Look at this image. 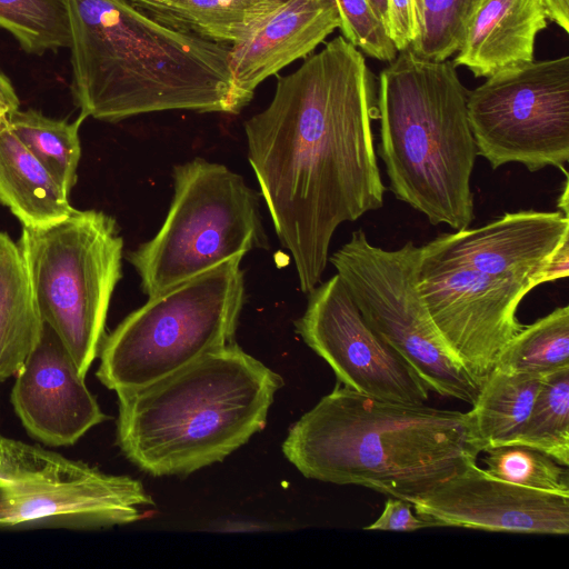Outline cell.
Instances as JSON below:
<instances>
[{"instance_id":"cell-34","label":"cell","mask_w":569,"mask_h":569,"mask_svg":"<svg viewBox=\"0 0 569 569\" xmlns=\"http://www.w3.org/2000/svg\"><path fill=\"white\" fill-rule=\"evenodd\" d=\"M416 3H417V9H418V0H416ZM418 14H419V11H418Z\"/></svg>"},{"instance_id":"cell-25","label":"cell","mask_w":569,"mask_h":569,"mask_svg":"<svg viewBox=\"0 0 569 569\" xmlns=\"http://www.w3.org/2000/svg\"><path fill=\"white\" fill-rule=\"evenodd\" d=\"M0 27L29 53L70 46L67 0H0Z\"/></svg>"},{"instance_id":"cell-8","label":"cell","mask_w":569,"mask_h":569,"mask_svg":"<svg viewBox=\"0 0 569 569\" xmlns=\"http://www.w3.org/2000/svg\"><path fill=\"white\" fill-rule=\"evenodd\" d=\"M19 249L43 323L86 377L106 337L112 293L122 277L123 239L103 211L74 209L42 228L22 227Z\"/></svg>"},{"instance_id":"cell-12","label":"cell","mask_w":569,"mask_h":569,"mask_svg":"<svg viewBox=\"0 0 569 569\" xmlns=\"http://www.w3.org/2000/svg\"><path fill=\"white\" fill-rule=\"evenodd\" d=\"M477 152L492 169L518 162L535 172L569 160V57L530 61L468 93Z\"/></svg>"},{"instance_id":"cell-21","label":"cell","mask_w":569,"mask_h":569,"mask_svg":"<svg viewBox=\"0 0 569 569\" xmlns=\"http://www.w3.org/2000/svg\"><path fill=\"white\" fill-rule=\"evenodd\" d=\"M542 380L539 375L497 368L483 379L469 411L482 452L513 443L529 418Z\"/></svg>"},{"instance_id":"cell-11","label":"cell","mask_w":569,"mask_h":569,"mask_svg":"<svg viewBox=\"0 0 569 569\" xmlns=\"http://www.w3.org/2000/svg\"><path fill=\"white\" fill-rule=\"evenodd\" d=\"M143 485L0 435V529L128 525L153 506Z\"/></svg>"},{"instance_id":"cell-26","label":"cell","mask_w":569,"mask_h":569,"mask_svg":"<svg viewBox=\"0 0 569 569\" xmlns=\"http://www.w3.org/2000/svg\"><path fill=\"white\" fill-rule=\"evenodd\" d=\"M483 1L418 0L419 32L409 49L426 60H447L459 50Z\"/></svg>"},{"instance_id":"cell-4","label":"cell","mask_w":569,"mask_h":569,"mask_svg":"<svg viewBox=\"0 0 569 569\" xmlns=\"http://www.w3.org/2000/svg\"><path fill=\"white\" fill-rule=\"evenodd\" d=\"M569 241L561 210H520L421 246L418 288L453 357L480 383L522 329L517 310Z\"/></svg>"},{"instance_id":"cell-2","label":"cell","mask_w":569,"mask_h":569,"mask_svg":"<svg viewBox=\"0 0 569 569\" xmlns=\"http://www.w3.org/2000/svg\"><path fill=\"white\" fill-rule=\"evenodd\" d=\"M72 91L87 118L238 113L230 46L167 27L128 0H67Z\"/></svg>"},{"instance_id":"cell-16","label":"cell","mask_w":569,"mask_h":569,"mask_svg":"<svg viewBox=\"0 0 569 569\" xmlns=\"http://www.w3.org/2000/svg\"><path fill=\"white\" fill-rule=\"evenodd\" d=\"M340 27L335 0H286L246 39L230 46L229 66L241 107L262 81L307 57Z\"/></svg>"},{"instance_id":"cell-27","label":"cell","mask_w":569,"mask_h":569,"mask_svg":"<svg viewBox=\"0 0 569 569\" xmlns=\"http://www.w3.org/2000/svg\"><path fill=\"white\" fill-rule=\"evenodd\" d=\"M486 471L503 481L569 497L568 467L547 453L520 445L485 450Z\"/></svg>"},{"instance_id":"cell-10","label":"cell","mask_w":569,"mask_h":569,"mask_svg":"<svg viewBox=\"0 0 569 569\" xmlns=\"http://www.w3.org/2000/svg\"><path fill=\"white\" fill-rule=\"evenodd\" d=\"M422 248L373 246L363 230L329 261L367 323L418 373L429 390L473 405L480 383L448 349L418 288Z\"/></svg>"},{"instance_id":"cell-13","label":"cell","mask_w":569,"mask_h":569,"mask_svg":"<svg viewBox=\"0 0 569 569\" xmlns=\"http://www.w3.org/2000/svg\"><path fill=\"white\" fill-rule=\"evenodd\" d=\"M295 326L343 386L400 402L429 399L427 385L367 323L337 273L309 292L307 308Z\"/></svg>"},{"instance_id":"cell-17","label":"cell","mask_w":569,"mask_h":569,"mask_svg":"<svg viewBox=\"0 0 569 569\" xmlns=\"http://www.w3.org/2000/svg\"><path fill=\"white\" fill-rule=\"evenodd\" d=\"M547 18L542 0H485L452 62L486 78L528 63Z\"/></svg>"},{"instance_id":"cell-14","label":"cell","mask_w":569,"mask_h":569,"mask_svg":"<svg viewBox=\"0 0 569 569\" xmlns=\"http://www.w3.org/2000/svg\"><path fill=\"white\" fill-rule=\"evenodd\" d=\"M435 527L568 535L569 497L498 479L477 463L411 502Z\"/></svg>"},{"instance_id":"cell-24","label":"cell","mask_w":569,"mask_h":569,"mask_svg":"<svg viewBox=\"0 0 569 569\" xmlns=\"http://www.w3.org/2000/svg\"><path fill=\"white\" fill-rule=\"evenodd\" d=\"M512 445L540 450L568 467L569 368L543 377L529 418Z\"/></svg>"},{"instance_id":"cell-9","label":"cell","mask_w":569,"mask_h":569,"mask_svg":"<svg viewBox=\"0 0 569 569\" xmlns=\"http://www.w3.org/2000/svg\"><path fill=\"white\" fill-rule=\"evenodd\" d=\"M172 177L173 198L160 230L127 256L148 298L267 247L259 196L240 174L194 158L176 166Z\"/></svg>"},{"instance_id":"cell-30","label":"cell","mask_w":569,"mask_h":569,"mask_svg":"<svg viewBox=\"0 0 569 569\" xmlns=\"http://www.w3.org/2000/svg\"><path fill=\"white\" fill-rule=\"evenodd\" d=\"M429 527L435 526L420 516H416L412 512V505L409 501L390 496V498L386 500L385 508L379 518L365 529L415 531Z\"/></svg>"},{"instance_id":"cell-15","label":"cell","mask_w":569,"mask_h":569,"mask_svg":"<svg viewBox=\"0 0 569 569\" xmlns=\"http://www.w3.org/2000/svg\"><path fill=\"white\" fill-rule=\"evenodd\" d=\"M10 400L31 437L49 446H71L108 419L70 352L46 323L16 375Z\"/></svg>"},{"instance_id":"cell-1","label":"cell","mask_w":569,"mask_h":569,"mask_svg":"<svg viewBox=\"0 0 569 569\" xmlns=\"http://www.w3.org/2000/svg\"><path fill=\"white\" fill-rule=\"evenodd\" d=\"M376 99L362 53L339 36L278 77L269 106L244 122L248 160L305 293L321 280L336 229L383 206Z\"/></svg>"},{"instance_id":"cell-31","label":"cell","mask_w":569,"mask_h":569,"mask_svg":"<svg viewBox=\"0 0 569 569\" xmlns=\"http://www.w3.org/2000/svg\"><path fill=\"white\" fill-rule=\"evenodd\" d=\"M19 109V99L9 78L0 71V124Z\"/></svg>"},{"instance_id":"cell-29","label":"cell","mask_w":569,"mask_h":569,"mask_svg":"<svg viewBox=\"0 0 569 569\" xmlns=\"http://www.w3.org/2000/svg\"><path fill=\"white\" fill-rule=\"evenodd\" d=\"M388 32L397 51L410 48L419 32L416 0H387Z\"/></svg>"},{"instance_id":"cell-7","label":"cell","mask_w":569,"mask_h":569,"mask_svg":"<svg viewBox=\"0 0 569 569\" xmlns=\"http://www.w3.org/2000/svg\"><path fill=\"white\" fill-rule=\"evenodd\" d=\"M242 258L151 297L104 337L97 377L116 393L143 387L233 341L246 299Z\"/></svg>"},{"instance_id":"cell-23","label":"cell","mask_w":569,"mask_h":569,"mask_svg":"<svg viewBox=\"0 0 569 569\" xmlns=\"http://www.w3.org/2000/svg\"><path fill=\"white\" fill-rule=\"evenodd\" d=\"M495 368L542 377L569 368V307H558L523 326L502 349Z\"/></svg>"},{"instance_id":"cell-18","label":"cell","mask_w":569,"mask_h":569,"mask_svg":"<svg viewBox=\"0 0 569 569\" xmlns=\"http://www.w3.org/2000/svg\"><path fill=\"white\" fill-rule=\"evenodd\" d=\"M50 172L11 131L0 124V202L26 228H42L66 219L74 208Z\"/></svg>"},{"instance_id":"cell-22","label":"cell","mask_w":569,"mask_h":569,"mask_svg":"<svg viewBox=\"0 0 569 569\" xmlns=\"http://www.w3.org/2000/svg\"><path fill=\"white\" fill-rule=\"evenodd\" d=\"M86 118L80 113L73 122H68L32 109H18L8 119L11 131L68 196L77 181L81 157L79 129Z\"/></svg>"},{"instance_id":"cell-28","label":"cell","mask_w":569,"mask_h":569,"mask_svg":"<svg viewBox=\"0 0 569 569\" xmlns=\"http://www.w3.org/2000/svg\"><path fill=\"white\" fill-rule=\"evenodd\" d=\"M341 19L342 37L367 56L391 62L397 49L383 22L368 0H335Z\"/></svg>"},{"instance_id":"cell-19","label":"cell","mask_w":569,"mask_h":569,"mask_svg":"<svg viewBox=\"0 0 569 569\" xmlns=\"http://www.w3.org/2000/svg\"><path fill=\"white\" fill-rule=\"evenodd\" d=\"M156 21L220 43L246 39L286 0H128Z\"/></svg>"},{"instance_id":"cell-32","label":"cell","mask_w":569,"mask_h":569,"mask_svg":"<svg viewBox=\"0 0 569 569\" xmlns=\"http://www.w3.org/2000/svg\"><path fill=\"white\" fill-rule=\"evenodd\" d=\"M548 18L569 32V0H542Z\"/></svg>"},{"instance_id":"cell-5","label":"cell","mask_w":569,"mask_h":569,"mask_svg":"<svg viewBox=\"0 0 569 569\" xmlns=\"http://www.w3.org/2000/svg\"><path fill=\"white\" fill-rule=\"evenodd\" d=\"M281 376L234 341L143 387L117 392V445L153 476L222 461L262 430Z\"/></svg>"},{"instance_id":"cell-33","label":"cell","mask_w":569,"mask_h":569,"mask_svg":"<svg viewBox=\"0 0 569 569\" xmlns=\"http://www.w3.org/2000/svg\"><path fill=\"white\" fill-rule=\"evenodd\" d=\"M377 14V17L383 22L388 30V9L387 0H368Z\"/></svg>"},{"instance_id":"cell-3","label":"cell","mask_w":569,"mask_h":569,"mask_svg":"<svg viewBox=\"0 0 569 569\" xmlns=\"http://www.w3.org/2000/svg\"><path fill=\"white\" fill-rule=\"evenodd\" d=\"M282 452L305 477L410 503L477 463L468 412L369 396L337 382L289 429Z\"/></svg>"},{"instance_id":"cell-20","label":"cell","mask_w":569,"mask_h":569,"mask_svg":"<svg viewBox=\"0 0 569 569\" xmlns=\"http://www.w3.org/2000/svg\"><path fill=\"white\" fill-rule=\"evenodd\" d=\"M42 328L19 246L0 231V381L19 372Z\"/></svg>"},{"instance_id":"cell-6","label":"cell","mask_w":569,"mask_h":569,"mask_svg":"<svg viewBox=\"0 0 569 569\" xmlns=\"http://www.w3.org/2000/svg\"><path fill=\"white\" fill-rule=\"evenodd\" d=\"M469 91L452 61L400 51L379 76L378 154L395 197L431 224L460 230L475 219L471 176L478 156Z\"/></svg>"}]
</instances>
